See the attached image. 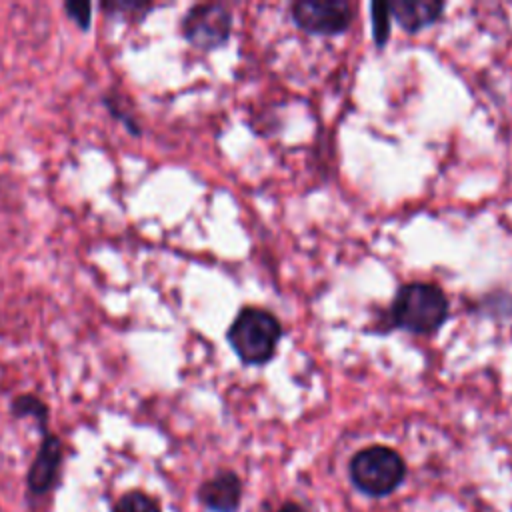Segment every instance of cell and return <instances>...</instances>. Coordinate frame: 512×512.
Listing matches in <instances>:
<instances>
[{
    "instance_id": "6",
    "label": "cell",
    "mask_w": 512,
    "mask_h": 512,
    "mask_svg": "<svg viewBox=\"0 0 512 512\" xmlns=\"http://www.w3.org/2000/svg\"><path fill=\"white\" fill-rule=\"evenodd\" d=\"M40 448L26 472V490L30 496L42 498L56 490L60 482V468L64 462V444L52 430L40 432Z\"/></svg>"
},
{
    "instance_id": "7",
    "label": "cell",
    "mask_w": 512,
    "mask_h": 512,
    "mask_svg": "<svg viewBox=\"0 0 512 512\" xmlns=\"http://www.w3.org/2000/svg\"><path fill=\"white\" fill-rule=\"evenodd\" d=\"M200 504L210 512H236L242 500V482L232 470H222L198 488Z\"/></svg>"
},
{
    "instance_id": "1",
    "label": "cell",
    "mask_w": 512,
    "mask_h": 512,
    "mask_svg": "<svg viewBox=\"0 0 512 512\" xmlns=\"http://www.w3.org/2000/svg\"><path fill=\"white\" fill-rule=\"evenodd\" d=\"M448 298L436 284L410 282L404 284L392 302V326L412 334H434L448 318Z\"/></svg>"
},
{
    "instance_id": "15",
    "label": "cell",
    "mask_w": 512,
    "mask_h": 512,
    "mask_svg": "<svg viewBox=\"0 0 512 512\" xmlns=\"http://www.w3.org/2000/svg\"><path fill=\"white\" fill-rule=\"evenodd\" d=\"M276 512H306V510L296 502H284Z\"/></svg>"
},
{
    "instance_id": "9",
    "label": "cell",
    "mask_w": 512,
    "mask_h": 512,
    "mask_svg": "<svg viewBox=\"0 0 512 512\" xmlns=\"http://www.w3.org/2000/svg\"><path fill=\"white\" fill-rule=\"evenodd\" d=\"M10 416L16 418V420H22V418H32L38 426L40 432L44 430H50L48 428V420H50V408L48 404L36 396V394H18L10 400Z\"/></svg>"
},
{
    "instance_id": "12",
    "label": "cell",
    "mask_w": 512,
    "mask_h": 512,
    "mask_svg": "<svg viewBox=\"0 0 512 512\" xmlns=\"http://www.w3.org/2000/svg\"><path fill=\"white\" fill-rule=\"evenodd\" d=\"M112 512H162V510L158 502L146 492L130 490L116 500V504L112 506Z\"/></svg>"
},
{
    "instance_id": "13",
    "label": "cell",
    "mask_w": 512,
    "mask_h": 512,
    "mask_svg": "<svg viewBox=\"0 0 512 512\" xmlns=\"http://www.w3.org/2000/svg\"><path fill=\"white\" fill-rule=\"evenodd\" d=\"M370 18H372V38L376 46H384L390 38V22H392V14H390V6L388 2H372L370 4Z\"/></svg>"
},
{
    "instance_id": "10",
    "label": "cell",
    "mask_w": 512,
    "mask_h": 512,
    "mask_svg": "<svg viewBox=\"0 0 512 512\" xmlns=\"http://www.w3.org/2000/svg\"><path fill=\"white\" fill-rule=\"evenodd\" d=\"M102 104H104V108L108 110V114L112 116V118H116L122 126H124V130L128 132V134H132V136H142V126H140V122H138V118L134 116V112H130L128 110V106L122 102V98H120V94L116 92V90H108L104 96H102Z\"/></svg>"
},
{
    "instance_id": "5",
    "label": "cell",
    "mask_w": 512,
    "mask_h": 512,
    "mask_svg": "<svg viewBox=\"0 0 512 512\" xmlns=\"http://www.w3.org/2000/svg\"><path fill=\"white\" fill-rule=\"evenodd\" d=\"M292 20L308 34H342L352 24V6L348 2H296L290 8Z\"/></svg>"
},
{
    "instance_id": "4",
    "label": "cell",
    "mask_w": 512,
    "mask_h": 512,
    "mask_svg": "<svg viewBox=\"0 0 512 512\" xmlns=\"http://www.w3.org/2000/svg\"><path fill=\"white\" fill-rule=\"evenodd\" d=\"M182 38L204 52L216 50L230 40L232 12L218 2L194 4L180 20Z\"/></svg>"
},
{
    "instance_id": "2",
    "label": "cell",
    "mask_w": 512,
    "mask_h": 512,
    "mask_svg": "<svg viewBox=\"0 0 512 512\" xmlns=\"http://www.w3.org/2000/svg\"><path fill=\"white\" fill-rule=\"evenodd\" d=\"M280 336L282 326L278 318L272 312L254 306L240 310L226 332V340L236 356L252 366L266 364L274 356Z\"/></svg>"
},
{
    "instance_id": "11",
    "label": "cell",
    "mask_w": 512,
    "mask_h": 512,
    "mask_svg": "<svg viewBox=\"0 0 512 512\" xmlns=\"http://www.w3.org/2000/svg\"><path fill=\"white\" fill-rule=\"evenodd\" d=\"M98 8L108 18H124L128 22H142L148 12H152L156 6L150 2H100Z\"/></svg>"
},
{
    "instance_id": "8",
    "label": "cell",
    "mask_w": 512,
    "mask_h": 512,
    "mask_svg": "<svg viewBox=\"0 0 512 512\" xmlns=\"http://www.w3.org/2000/svg\"><path fill=\"white\" fill-rule=\"evenodd\" d=\"M390 14L392 18L406 30V32H418L420 28L430 26L436 22L444 12V2L434 0H422V2H390Z\"/></svg>"
},
{
    "instance_id": "14",
    "label": "cell",
    "mask_w": 512,
    "mask_h": 512,
    "mask_svg": "<svg viewBox=\"0 0 512 512\" xmlns=\"http://www.w3.org/2000/svg\"><path fill=\"white\" fill-rule=\"evenodd\" d=\"M62 10L66 14V18L80 30V32H88L92 28V10L94 4L92 2H76V0H66L62 4Z\"/></svg>"
},
{
    "instance_id": "3",
    "label": "cell",
    "mask_w": 512,
    "mask_h": 512,
    "mask_svg": "<svg viewBox=\"0 0 512 512\" xmlns=\"http://www.w3.org/2000/svg\"><path fill=\"white\" fill-rule=\"evenodd\" d=\"M406 476L402 456L388 446H368L350 460V478L354 486L368 496H386L394 492Z\"/></svg>"
}]
</instances>
